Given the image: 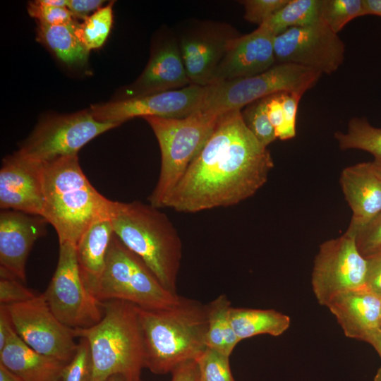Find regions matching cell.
I'll return each instance as SVG.
<instances>
[{
  "instance_id": "cell-1",
  "label": "cell",
  "mask_w": 381,
  "mask_h": 381,
  "mask_svg": "<svg viewBox=\"0 0 381 381\" xmlns=\"http://www.w3.org/2000/svg\"><path fill=\"white\" fill-rule=\"evenodd\" d=\"M273 167L270 151L249 131L241 110L225 112L163 207L195 213L235 205L266 183Z\"/></svg>"
},
{
  "instance_id": "cell-2",
  "label": "cell",
  "mask_w": 381,
  "mask_h": 381,
  "mask_svg": "<svg viewBox=\"0 0 381 381\" xmlns=\"http://www.w3.org/2000/svg\"><path fill=\"white\" fill-rule=\"evenodd\" d=\"M144 349L145 368L163 375L196 361L207 348L206 304L182 297L173 306H136Z\"/></svg>"
},
{
  "instance_id": "cell-3",
  "label": "cell",
  "mask_w": 381,
  "mask_h": 381,
  "mask_svg": "<svg viewBox=\"0 0 381 381\" xmlns=\"http://www.w3.org/2000/svg\"><path fill=\"white\" fill-rule=\"evenodd\" d=\"M43 187L42 217L55 229L59 244L70 243L76 246L92 224L109 217L111 200L90 183L78 155L44 164Z\"/></svg>"
},
{
  "instance_id": "cell-4",
  "label": "cell",
  "mask_w": 381,
  "mask_h": 381,
  "mask_svg": "<svg viewBox=\"0 0 381 381\" xmlns=\"http://www.w3.org/2000/svg\"><path fill=\"white\" fill-rule=\"evenodd\" d=\"M109 217L123 244L143 260L166 289L177 294L182 243L169 217L159 208L137 200H111Z\"/></svg>"
},
{
  "instance_id": "cell-5",
  "label": "cell",
  "mask_w": 381,
  "mask_h": 381,
  "mask_svg": "<svg viewBox=\"0 0 381 381\" xmlns=\"http://www.w3.org/2000/svg\"><path fill=\"white\" fill-rule=\"evenodd\" d=\"M103 316L95 325L73 329L87 339L92 361V381H107L121 375L140 378L144 349L136 306L121 300L102 302Z\"/></svg>"
},
{
  "instance_id": "cell-6",
  "label": "cell",
  "mask_w": 381,
  "mask_h": 381,
  "mask_svg": "<svg viewBox=\"0 0 381 381\" xmlns=\"http://www.w3.org/2000/svg\"><path fill=\"white\" fill-rule=\"evenodd\" d=\"M221 115L200 109L182 119L143 118L151 126L161 152L158 181L148 198L150 205L163 207L170 193L212 135Z\"/></svg>"
},
{
  "instance_id": "cell-7",
  "label": "cell",
  "mask_w": 381,
  "mask_h": 381,
  "mask_svg": "<svg viewBox=\"0 0 381 381\" xmlns=\"http://www.w3.org/2000/svg\"><path fill=\"white\" fill-rule=\"evenodd\" d=\"M92 294L100 302L121 300L147 309L169 308L182 299L166 289L143 260L126 247L114 232L103 273Z\"/></svg>"
},
{
  "instance_id": "cell-8",
  "label": "cell",
  "mask_w": 381,
  "mask_h": 381,
  "mask_svg": "<svg viewBox=\"0 0 381 381\" xmlns=\"http://www.w3.org/2000/svg\"><path fill=\"white\" fill-rule=\"evenodd\" d=\"M322 74L292 64H277L258 75L208 85L201 110L221 115L241 110L246 105L281 92L303 95L319 80Z\"/></svg>"
},
{
  "instance_id": "cell-9",
  "label": "cell",
  "mask_w": 381,
  "mask_h": 381,
  "mask_svg": "<svg viewBox=\"0 0 381 381\" xmlns=\"http://www.w3.org/2000/svg\"><path fill=\"white\" fill-rule=\"evenodd\" d=\"M119 126L97 121L89 110L48 116L37 123L17 152L44 164L61 157L77 155L89 141Z\"/></svg>"
},
{
  "instance_id": "cell-10",
  "label": "cell",
  "mask_w": 381,
  "mask_h": 381,
  "mask_svg": "<svg viewBox=\"0 0 381 381\" xmlns=\"http://www.w3.org/2000/svg\"><path fill=\"white\" fill-rule=\"evenodd\" d=\"M43 294L54 315L71 329L90 327L102 318V302L85 286L72 243L59 244L56 268Z\"/></svg>"
},
{
  "instance_id": "cell-11",
  "label": "cell",
  "mask_w": 381,
  "mask_h": 381,
  "mask_svg": "<svg viewBox=\"0 0 381 381\" xmlns=\"http://www.w3.org/2000/svg\"><path fill=\"white\" fill-rule=\"evenodd\" d=\"M367 261L359 252L356 236L346 231L342 236L325 241L316 255L311 276L314 295L327 306L336 296L365 287Z\"/></svg>"
},
{
  "instance_id": "cell-12",
  "label": "cell",
  "mask_w": 381,
  "mask_h": 381,
  "mask_svg": "<svg viewBox=\"0 0 381 381\" xmlns=\"http://www.w3.org/2000/svg\"><path fill=\"white\" fill-rule=\"evenodd\" d=\"M5 306L16 334L28 346L66 364L72 359L78 345L73 329L54 315L43 293L28 301Z\"/></svg>"
},
{
  "instance_id": "cell-13",
  "label": "cell",
  "mask_w": 381,
  "mask_h": 381,
  "mask_svg": "<svg viewBox=\"0 0 381 381\" xmlns=\"http://www.w3.org/2000/svg\"><path fill=\"white\" fill-rule=\"evenodd\" d=\"M276 64H292L321 74L338 70L344 60L345 44L321 19L310 25L291 28L274 40Z\"/></svg>"
},
{
  "instance_id": "cell-14",
  "label": "cell",
  "mask_w": 381,
  "mask_h": 381,
  "mask_svg": "<svg viewBox=\"0 0 381 381\" xmlns=\"http://www.w3.org/2000/svg\"><path fill=\"white\" fill-rule=\"evenodd\" d=\"M207 90L208 86L190 84L178 90L92 105L89 111L97 121L119 125L134 117L182 119L201 109Z\"/></svg>"
},
{
  "instance_id": "cell-15",
  "label": "cell",
  "mask_w": 381,
  "mask_h": 381,
  "mask_svg": "<svg viewBox=\"0 0 381 381\" xmlns=\"http://www.w3.org/2000/svg\"><path fill=\"white\" fill-rule=\"evenodd\" d=\"M237 36L229 27L212 23L197 25L181 35L179 47L191 84H214L217 66Z\"/></svg>"
},
{
  "instance_id": "cell-16",
  "label": "cell",
  "mask_w": 381,
  "mask_h": 381,
  "mask_svg": "<svg viewBox=\"0 0 381 381\" xmlns=\"http://www.w3.org/2000/svg\"><path fill=\"white\" fill-rule=\"evenodd\" d=\"M44 164L17 151L2 160L0 169V207L42 217L44 196Z\"/></svg>"
},
{
  "instance_id": "cell-17",
  "label": "cell",
  "mask_w": 381,
  "mask_h": 381,
  "mask_svg": "<svg viewBox=\"0 0 381 381\" xmlns=\"http://www.w3.org/2000/svg\"><path fill=\"white\" fill-rule=\"evenodd\" d=\"M42 216L16 210L0 213V272L26 282V262L35 243L46 234Z\"/></svg>"
},
{
  "instance_id": "cell-18",
  "label": "cell",
  "mask_w": 381,
  "mask_h": 381,
  "mask_svg": "<svg viewBox=\"0 0 381 381\" xmlns=\"http://www.w3.org/2000/svg\"><path fill=\"white\" fill-rule=\"evenodd\" d=\"M275 37L267 28L260 25L250 33L234 38L217 66L214 84L253 76L275 65Z\"/></svg>"
},
{
  "instance_id": "cell-19",
  "label": "cell",
  "mask_w": 381,
  "mask_h": 381,
  "mask_svg": "<svg viewBox=\"0 0 381 381\" xmlns=\"http://www.w3.org/2000/svg\"><path fill=\"white\" fill-rule=\"evenodd\" d=\"M340 184L353 216L346 231L355 236L381 212V180L371 162H363L345 168Z\"/></svg>"
},
{
  "instance_id": "cell-20",
  "label": "cell",
  "mask_w": 381,
  "mask_h": 381,
  "mask_svg": "<svg viewBox=\"0 0 381 381\" xmlns=\"http://www.w3.org/2000/svg\"><path fill=\"white\" fill-rule=\"evenodd\" d=\"M190 84L179 43L172 37L155 49L143 72L130 87V97L178 90Z\"/></svg>"
},
{
  "instance_id": "cell-21",
  "label": "cell",
  "mask_w": 381,
  "mask_h": 381,
  "mask_svg": "<svg viewBox=\"0 0 381 381\" xmlns=\"http://www.w3.org/2000/svg\"><path fill=\"white\" fill-rule=\"evenodd\" d=\"M327 307L349 338L364 341L380 327L381 298L366 287L339 294Z\"/></svg>"
},
{
  "instance_id": "cell-22",
  "label": "cell",
  "mask_w": 381,
  "mask_h": 381,
  "mask_svg": "<svg viewBox=\"0 0 381 381\" xmlns=\"http://www.w3.org/2000/svg\"><path fill=\"white\" fill-rule=\"evenodd\" d=\"M0 364L23 381H59L66 365L31 349L16 331L0 351Z\"/></svg>"
},
{
  "instance_id": "cell-23",
  "label": "cell",
  "mask_w": 381,
  "mask_h": 381,
  "mask_svg": "<svg viewBox=\"0 0 381 381\" xmlns=\"http://www.w3.org/2000/svg\"><path fill=\"white\" fill-rule=\"evenodd\" d=\"M113 235L109 217L102 218L89 226L75 246L80 275L91 294L103 273Z\"/></svg>"
},
{
  "instance_id": "cell-24",
  "label": "cell",
  "mask_w": 381,
  "mask_h": 381,
  "mask_svg": "<svg viewBox=\"0 0 381 381\" xmlns=\"http://www.w3.org/2000/svg\"><path fill=\"white\" fill-rule=\"evenodd\" d=\"M230 320L241 341L259 334L282 335L291 324L290 318L274 309L231 308Z\"/></svg>"
},
{
  "instance_id": "cell-25",
  "label": "cell",
  "mask_w": 381,
  "mask_h": 381,
  "mask_svg": "<svg viewBox=\"0 0 381 381\" xmlns=\"http://www.w3.org/2000/svg\"><path fill=\"white\" fill-rule=\"evenodd\" d=\"M77 24L76 20L54 25L37 23L36 39L66 65L83 66L87 61L89 52L76 36Z\"/></svg>"
},
{
  "instance_id": "cell-26",
  "label": "cell",
  "mask_w": 381,
  "mask_h": 381,
  "mask_svg": "<svg viewBox=\"0 0 381 381\" xmlns=\"http://www.w3.org/2000/svg\"><path fill=\"white\" fill-rule=\"evenodd\" d=\"M207 313V347L230 356L241 341L230 320L231 302L221 294L206 304Z\"/></svg>"
},
{
  "instance_id": "cell-27",
  "label": "cell",
  "mask_w": 381,
  "mask_h": 381,
  "mask_svg": "<svg viewBox=\"0 0 381 381\" xmlns=\"http://www.w3.org/2000/svg\"><path fill=\"white\" fill-rule=\"evenodd\" d=\"M321 3L322 0H289L260 25L277 36L291 28L312 25L321 19Z\"/></svg>"
},
{
  "instance_id": "cell-28",
  "label": "cell",
  "mask_w": 381,
  "mask_h": 381,
  "mask_svg": "<svg viewBox=\"0 0 381 381\" xmlns=\"http://www.w3.org/2000/svg\"><path fill=\"white\" fill-rule=\"evenodd\" d=\"M334 138L342 150H364L381 160V128L371 126L365 119L352 118L346 131H337Z\"/></svg>"
},
{
  "instance_id": "cell-29",
  "label": "cell",
  "mask_w": 381,
  "mask_h": 381,
  "mask_svg": "<svg viewBox=\"0 0 381 381\" xmlns=\"http://www.w3.org/2000/svg\"><path fill=\"white\" fill-rule=\"evenodd\" d=\"M113 4L101 7L83 23H78L76 36L88 52L101 47L108 37L113 23Z\"/></svg>"
},
{
  "instance_id": "cell-30",
  "label": "cell",
  "mask_w": 381,
  "mask_h": 381,
  "mask_svg": "<svg viewBox=\"0 0 381 381\" xmlns=\"http://www.w3.org/2000/svg\"><path fill=\"white\" fill-rule=\"evenodd\" d=\"M362 16H365L363 0H322L321 20L337 34Z\"/></svg>"
},
{
  "instance_id": "cell-31",
  "label": "cell",
  "mask_w": 381,
  "mask_h": 381,
  "mask_svg": "<svg viewBox=\"0 0 381 381\" xmlns=\"http://www.w3.org/2000/svg\"><path fill=\"white\" fill-rule=\"evenodd\" d=\"M241 113L249 131L263 146L267 147L277 139L268 116L267 97L246 105Z\"/></svg>"
},
{
  "instance_id": "cell-32",
  "label": "cell",
  "mask_w": 381,
  "mask_h": 381,
  "mask_svg": "<svg viewBox=\"0 0 381 381\" xmlns=\"http://www.w3.org/2000/svg\"><path fill=\"white\" fill-rule=\"evenodd\" d=\"M229 358L207 347L196 360L199 381H236L231 373Z\"/></svg>"
},
{
  "instance_id": "cell-33",
  "label": "cell",
  "mask_w": 381,
  "mask_h": 381,
  "mask_svg": "<svg viewBox=\"0 0 381 381\" xmlns=\"http://www.w3.org/2000/svg\"><path fill=\"white\" fill-rule=\"evenodd\" d=\"M92 361L89 344L80 338L77 351L62 369L59 381H92Z\"/></svg>"
},
{
  "instance_id": "cell-34",
  "label": "cell",
  "mask_w": 381,
  "mask_h": 381,
  "mask_svg": "<svg viewBox=\"0 0 381 381\" xmlns=\"http://www.w3.org/2000/svg\"><path fill=\"white\" fill-rule=\"evenodd\" d=\"M0 276V305L23 303L37 296L16 277L3 272Z\"/></svg>"
},
{
  "instance_id": "cell-35",
  "label": "cell",
  "mask_w": 381,
  "mask_h": 381,
  "mask_svg": "<svg viewBox=\"0 0 381 381\" xmlns=\"http://www.w3.org/2000/svg\"><path fill=\"white\" fill-rule=\"evenodd\" d=\"M28 11L39 23L54 25L75 20L73 14L68 8L49 6L39 3L38 1L30 2Z\"/></svg>"
},
{
  "instance_id": "cell-36",
  "label": "cell",
  "mask_w": 381,
  "mask_h": 381,
  "mask_svg": "<svg viewBox=\"0 0 381 381\" xmlns=\"http://www.w3.org/2000/svg\"><path fill=\"white\" fill-rule=\"evenodd\" d=\"M356 243L364 258L381 250V212L357 233Z\"/></svg>"
},
{
  "instance_id": "cell-37",
  "label": "cell",
  "mask_w": 381,
  "mask_h": 381,
  "mask_svg": "<svg viewBox=\"0 0 381 381\" xmlns=\"http://www.w3.org/2000/svg\"><path fill=\"white\" fill-rule=\"evenodd\" d=\"M289 0H245L241 1L244 6L246 20L258 24L264 23L281 9Z\"/></svg>"
},
{
  "instance_id": "cell-38",
  "label": "cell",
  "mask_w": 381,
  "mask_h": 381,
  "mask_svg": "<svg viewBox=\"0 0 381 381\" xmlns=\"http://www.w3.org/2000/svg\"><path fill=\"white\" fill-rule=\"evenodd\" d=\"M301 97V95L296 92H280L284 118V129L281 138L282 140L293 138L296 135V114Z\"/></svg>"
},
{
  "instance_id": "cell-39",
  "label": "cell",
  "mask_w": 381,
  "mask_h": 381,
  "mask_svg": "<svg viewBox=\"0 0 381 381\" xmlns=\"http://www.w3.org/2000/svg\"><path fill=\"white\" fill-rule=\"evenodd\" d=\"M365 287L381 298V250L365 258Z\"/></svg>"
},
{
  "instance_id": "cell-40",
  "label": "cell",
  "mask_w": 381,
  "mask_h": 381,
  "mask_svg": "<svg viewBox=\"0 0 381 381\" xmlns=\"http://www.w3.org/2000/svg\"><path fill=\"white\" fill-rule=\"evenodd\" d=\"M267 107L270 121L277 138L281 140L284 129V118L280 92L267 97Z\"/></svg>"
},
{
  "instance_id": "cell-41",
  "label": "cell",
  "mask_w": 381,
  "mask_h": 381,
  "mask_svg": "<svg viewBox=\"0 0 381 381\" xmlns=\"http://www.w3.org/2000/svg\"><path fill=\"white\" fill-rule=\"evenodd\" d=\"M102 0H68L67 8L76 18L84 20L91 11H97L103 4Z\"/></svg>"
},
{
  "instance_id": "cell-42",
  "label": "cell",
  "mask_w": 381,
  "mask_h": 381,
  "mask_svg": "<svg viewBox=\"0 0 381 381\" xmlns=\"http://www.w3.org/2000/svg\"><path fill=\"white\" fill-rule=\"evenodd\" d=\"M171 381H199L198 367L196 361L187 362L171 373Z\"/></svg>"
},
{
  "instance_id": "cell-43",
  "label": "cell",
  "mask_w": 381,
  "mask_h": 381,
  "mask_svg": "<svg viewBox=\"0 0 381 381\" xmlns=\"http://www.w3.org/2000/svg\"><path fill=\"white\" fill-rule=\"evenodd\" d=\"M14 331L6 306L0 305V351L6 346Z\"/></svg>"
},
{
  "instance_id": "cell-44",
  "label": "cell",
  "mask_w": 381,
  "mask_h": 381,
  "mask_svg": "<svg viewBox=\"0 0 381 381\" xmlns=\"http://www.w3.org/2000/svg\"><path fill=\"white\" fill-rule=\"evenodd\" d=\"M364 341L373 346L381 358V328H377L370 332Z\"/></svg>"
},
{
  "instance_id": "cell-45",
  "label": "cell",
  "mask_w": 381,
  "mask_h": 381,
  "mask_svg": "<svg viewBox=\"0 0 381 381\" xmlns=\"http://www.w3.org/2000/svg\"><path fill=\"white\" fill-rule=\"evenodd\" d=\"M365 15L381 16V0H363Z\"/></svg>"
},
{
  "instance_id": "cell-46",
  "label": "cell",
  "mask_w": 381,
  "mask_h": 381,
  "mask_svg": "<svg viewBox=\"0 0 381 381\" xmlns=\"http://www.w3.org/2000/svg\"><path fill=\"white\" fill-rule=\"evenodd\" d=\"M0 381H23L19 377L0 364Z\"/></svg>"
},
{
  "instance_id": "cell-47",
  "label": "cell",
  "mask_w": 381,
  "mask_h": 381,
  "mask_svg": "<svg viewBox=\"0 0 381 381\" xmlns=\"http://www.w3.org/2000/svg\"><path fill=\"white\" fill-rule=\"evenodd\" d=\"M39 3L53 7L67 8L68 0H37Z\"/></svg>"
},
{
  "instance_id": "cell-48",
  "label": "cell",
  "mask_w": 381,
  "mask_h": 381,
  "mask_svg": "<svg viewBox=\"0 0 381 381\" xmlns=\"http://www.w3.org/2000/svg\"><path fill=\"white\" fill-rule=\"evenodd\" d=\"M107 381H143L140 378L132 380L121 375H114L111 376Z\"/></svg>"
},
{
  "instance_id": "cell-49",
  "label": "cell",
  "mask_w": 381,
  "mask_h": 381,
  "mask_svg": "<svg viewBox=\"0 0 381 381\" xmlns=\"http://www.w3.org/2000/svg\"><path fill=\"white\" fill-rule=\"evenodd\" d=\"M371 164L375 174L381 180V160L374 159L373 162H371Z\"/></svg>"
},
{
  "instance_id": "cell-50",
  "label": "cell",
  "mask_w": 381,
  "mask_h": 381,
  "mask_svg": "<svg viewBox=\"0 0 381 381\" xmlns=\"http://www.w3.org/2000/svg\"><path fill=\"white\" fill-rule=\"evenodd\" d=\"M373 381H381V366L377 369Z\"/></svg>"
},
{
  "instance_id": "cell-51",
  "label": "cell",
  "mask_w": 381,
  "mask_h": 381,
  "mask_svg": "<svg viewBox=\"0 0 381 381\" xmlns=\"http://www.w3.org/2000/svg\"><path fill=\"white\" fill-rule=\"evenodd\" d=\"M380 328H381V317H380Z\"/></svg>"
}]
</instances>
